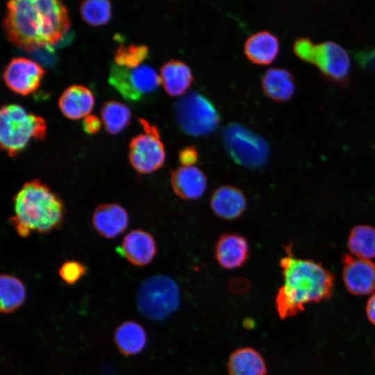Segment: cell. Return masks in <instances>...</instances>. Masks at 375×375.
Masks as SVG:
<instances>
[{
    "label": "cell",
    "mask_w": 375,
    "mask_h": 375,
    "mask_svg": "<svg viewBox=\"0 0 375 375\" xmlns=\"http://www.w3.org/2000/svg\"><path fill=\"white\" fill-rule=\"evenodd\" d=\"M92 224L97 232L103 238H114L122 233L129 222L126 210L117 203H106L94 210Z\"/></svg>",
    "instance_id": "2e32d148"
},
{
    "label": "cell",
    "mask_w": 375,
    "mask_h": 375,
    "mask_svg": "<svg viewBox=\"0 0 375 375\" xmlns=\"http://www.w3.org/2000/svg\"><path fill=\"white\" fill-rule=\"evenodd\" d=\"M160 78L166 92L176 96L183 94L189 88L193 76L190 68L184 62L170 59L162 65Z\"/></svg>",
    "instance_id": "7402d4cb"
},
{
    "label": "cell",
    "mask_w": 375,
    "mask_h": 375,
    "mask_svg": "<svg viewBox=\"0 0 375 375\" xmlns=\"http://www.w3.org/2000/svg\"><path fill=\"white\" fill-rule=\"evenodd\" d=\"M342 280L346 289L354 295H366L375 290V264L370 260L351 254L342 257Z\"/></svg>",
    "instance_id": "7c38bea8"
},
{
    "label": "cell",
    "mask_w": 375,
    "mask_h": 375,
    "mask_svg": "<svg viewBox=\"0 0 375 375\" xmlns=\"http://www.w3.org/2000/svg\"><path fill=\"white\" fill-rule=\"evenodd\" d=\"M210 203L212 212L225 220L239 218L247 208V199L242 191L230 185H224L216 188L210 197Z\"/></svg>",
    "instance_id": "e0dca14e"
},
{
    "label": "cell",
    "mask_w": 375,
    "mask_h": 375,
    "mask_svg": "<svg viewBox=\"0 0 375 375\" xmlns=\"http://www.w3.org/2000/svg\"><path fill=\"white\" fill-rule=\"evenodd\" d=\"M262 86L269 97L278 101L290 99L295 90L292 74L285 69L278 67L266 70L262 78Z\"/></svg>",
    "instance_id": "ffe728a7"
},
{
    "label": "cell",
    "mask_w": 375,
    "mask_h": 375,
    "mask_svg": "<svg viewBox=\"0 0 375 375\" xmlns=\"http://www.w3.org/2000/svg\"><path fill=\"white\" fill-rule=\"evenodd\" d=\"M197 149L192 146H187L178 152V160L181 166H194L198 160Z\"/></svg>",
    "instance_id": "f546056e"
},
{
    "label": "cell",
    "mask_w": 375,
    "mask_h": 375,
    "mask_svg": "<svg viewBox=\"0 0 375 375\" xmlns=\"http://www.w3.org/2000/svg\"><path fill=\"white\" fill-rule=\"evenodd\" d=\"M365 311L369 321L375 326V293L372 294L368 299Z\"/></svg>",
    "instance_id": "1f68e13d"
},
{
    "label": "cell",
    "mask_w": 375,
    "mask_h": 375,
    "mask_svg": "<svg viewBox=\"0 0 375 375\" xmlns=\"http://www.w3.org/2000/svg\"><path fill=\"white\" fill-rule=\"evenodd\" d=\"M295 54L303 60L317 67L322 73L336 82H344L349 76L351 60L346 50L333 42L313 44L308 38L297 40Z\"/></svg>",
    "instance_id": "8992f818"
},
{
    "label": "cell",
    "mask_w": 375,
    "mask_h": 375,
    "mask_svg": "<svg viewBox=\"0 0 375 375\" xmlns=\"http://www.w3.org/2000/svg\"><path fill=\"white\" fill-rule=\"evenodd\" d=\"M136 301L140 312L144 317L161 321L177 310L180 303L179 288L167 276H152L140 285Z\"/></svg>",
    "instance_id": "5b68a950"
},
{
    "label": "cell",
    "mask_w": 375,
    "mask_h": 375,
    "mask_svg": "<svg viewBox=\"0 0 375 375\" xmlns=\"http://www.w3.org/2000/svg\"><path fill=\"white\" fill-rule=\"evenodd\" d=\"M6 38L28 51L57 44L69 32L65 6L58 0H12L2 22Z\"/></svg>",
    "instance_id": "6da1fadb"
},
{
    "label": "cell",
    "mask_w": 375,
    "mask_h": 375,
    "mask_svg": "<svg viewBox=\"0 0 375 375\" xmlns=\"http://www.w3.org/2000/svg\"><path fill=\"white\" fill-rule=\"evenodd\" d=\"M10 222L22 238L33 232L47 233L61 226L65 208L62 200L38 179L25 183L13 199Z\"/></svg>",
    "instance_id": "3957f363"
},
{
    "label": "cell",
    "mask_w": 375,
    "mask_h": 375,
    "mask_svg": "<svg viewBox=\"0 0 375 375\" xmlns=\"http://www.w3.org/2000/svg\"><path fill=\"white\" fill-rule=\"evenodd\" d=\"M229 375H266L262 356L251 347L240 348L231 353L228 361Z\"/></svg>",
    "instance_id": "603a6c76"
},
{
    "label": "cell",
    "mask_w": 375,
    "mask_h": 375,
    "mask_svg": "<svg viewBox=\"0 0 375 375\" xmlns=\"http://www.w3.org/2000/svg\"><path fill=\"white\" fill-rule=\"evenodd\" d=\"M46 129L42 117L27 112L20 105H4L1 108V147L11 157L17 156L31 139H44Z\"/></svg>",
    "instance_id": "277c9868"
},
{
    "label": "cell",
    "mask_w": 375,
    "mask_h": 375,
    "mask_svg": "<svg viewBox=\"0 0 375 375\" xmlns=\"http://www.w3.org/2000/svg\"><path fill=\"white\" fill-rule=\"evenodd\" d=\"M347 247L357 258L366 260L375 258V228L363 224L354 226L349 233Z\"/></svg>",
    "instance_id": "d4e9b609"
},
{
    "label": "cell",
    "mask_w": 375,
    "mask_h": 375,
    "mask_svg": "<svg viewBox=\"0 0 375 375\" xmlns=\"http://www.w3.org/2000/svg\"><path fill=\"white\" fill-rule=\"evenodd\" d=\"M214 253L222 267L233 269L242 267L247 261L249 247L247 240L242 235L226 233L217 240Z\"/></svg>",
    "instance_id": "9a60e30c"
},
{
    "label": "cell",
    "mask_w": 375,
    "mask_h": 375,
    "mask_svg": "<svg viewBox=\"0 0 375 375\" xmlns=\"http://www.w3.org/2000/svg\"><path fill=\"white\" fill-rule=\"evenodd\" d=\"M149 54V49L145 45H121L117 50L114 62L125 67H135L141 65Z\"/></svg>",
    "instance_id": "83f0119b"
},
{
    "label": "cell",
    "mask_w": 375,
    "mask_h": 375,
    "mask_svg": "<svg viewBox=\"0 0 375 375\" xmlns=\"http://www.w3.org/2000/svg\"><path fill=\"white\" fill-rule=\"evenodd\" d=\"M101 117L106 131L110 134H117L128 124L131 110L120 102L108 101L101 106Z\"/></svg>",
    "instance_id": "484cf974"
},
{
    "label": "cell",
    "mask_w": 375,
    "mask_h": 375,
    "mask_svg": "<svg viewBox=\"0 0 375 375\" xmlns=\"http://www.w3.org/2000/svg\"><path fill=\"white\" fill-rule=\"evenodd\" d=\"M26 292L24 283L10 274L0 277V310L8 314L19 308L26 301Z\"/></svg>",
    "instance_id": "cb8c5ba5"
},
{
    "label": "cell",
    "mask_w": 375,
    "mask_h": 375,
    "mask_svg": "<svg viewBox=\"0 0 375 375\" xmlns=\"http://www.w3.org/2000/svg\"><path fill=\"white\" fill-rule=\"evenodd\" d=\"M171 185L174 192L184 200H196L207 188V178L196 166H181L171 173Z\"/></svg>",
    "instance_id": "4fadbf2b"
},
{
    "label": "cell",
    "mask_w": 375,
    "mask_h": 375,
    "mask_svg": "<svg viewBox=\"0 0 375 375\" xmlns=\"http://www.w3.org/2000/svg\"><path fill=\"white\" fill-rule=\"evenodd\" d=\"M144 133L134 137L129 144V161L133 169L143 174L160 169L165 160L163 143L158 128L144 119H139Z\"/></svg>",
    "instance_id": "30bf717a"
},
{
    "label": "cell",
    "mask_w": 375,
    "mask_h": 375,
    "mask_svg": "<svg viewBox=\"0 0 375 375\" xmlns=\"http://www.w3.org/2000/svg\"><path fill=\"white\" fill-rule=\"evenodd\" d=\"M290 248L279 262L283 285L275 299L279 317L285 319L304 310V306L329 299L333 292L334 276L319 262L294 257Z\"/></svg>",
    "instance_id": "7a4b0ae2"
},
{
    "label": "cell",
    "mask_w": 375,
    "mask_h": 375,
    "mask_svg": "<svg viewBox=\"0 0 375 375\" xmlns=\"http://www.w3.org/2000/svg\"><path fill=\"white\" fill-rule=\"evenodd\" d=\"M222 136L228 155L238 164L254 169L265 164L269 147L260 134L240 123L231 122L224 127Z\"/></svg>",
    "instance_id": "52a82bcc"
},
{
    "label": "cell",
    "mask_w": 375,
    "mask_h": 375,
    "mask_svg": "<svg viewBox=\"0 0 375 375\" xmlns=\"http://www.w3.org/2000/svg\"><path fill=\"white\" fill-rule=\"evenodd\" d=\"M85 267L81 262L70 260L64 262L58 270L60 277L69 285L77 283L85 274Z\"/></svg>",
    "instance_id": "f1b7e54d"
},
{
    "label": "cell",
    "mask_w": 375,
    "mask_h": 375,
    "mask_svg": "<svg viewBox=\"0 0 375 375\" xmlns=\"http://www.w3.org/2000/svg\"><path fill=\"white\" fill-rule=\"evenodd\" d=\"M44 73L37 62L26 58H13L3 71V79L9 89L26 95L38 89Z\"/></svg>",
    "instance_id": "8fae6325"
},
{
    "label": "cell",
    "mask_w": 375,
    "mask_h": 375,
    "mask_svg": "<svg viewBox=\"0 0 375 375\" xmlns=\"http://www.w3.org/2000/svg\"><path fill=\"white\" fill-rule=\"evenodd\" d=\"M101 126L100 119L94 115H88L83 119V128L85 132L89 134L97 133Z\"/></svg>",
    "instance_id": "4dcf8cb0"
},
{
    "label": "cell",
    "mask_w": 375,
    "mask_h": 375,
    "mask_svg": "<svg viewBox=\"0 0 375 375\" xmlns=\"http://www.w3.org/2000/svg\"><path fill=\"white\" fill-rule=\"evenodd\" d=\"M279 50L278 38L267 31L256 32L244 43V52L249 60L258 64H269Z\"/></svg>",
    "instance_id": "d6986e66"
},
{
    "label": "cell",
    "mask_w": 375,
    "mask_h": 375,
    "mask_svg": "<svg viewBox=\"0 0 375 375\" xmlns=\"http://www.w3.org/2000/svg\"><path fill=\"white\" fill-rule=\"evenodd\" d=\"M147 340L144 328L134 321L121 324L114 333V342L118 351L126 356L141 352L146 346Z\"/></svg>",
    "instance_id": "44dd1931"
},
{
    "label": "cell",
    "mask_w": 375,
    "mask_h": 375,
    "mask_svg": "<svg viewBox=\"0 0 375 375\" xmlns=\"http://www.w3.org/2000/svg\"><path fill=\"white\" fill-rule=\"evenodd\" d=\"M108 82L125 99L139 101L161 83L156 71L147 65L129 68L112 62Z\"/></svg>",
    "instance_id": "9c48e42d"
},
{
    "label": "cell",
    "mask_w": 375,
    "mask_h": 375,
    "mask_svg": "<svg viewBox=\"0 0 375 375\" xmlns=\"http://www.w3.org/2000/svg\"><path fill=\"white\" fill-rule=\"evenodd\" d=\"M178 126L192 135L208 134L217 126L220 117L212 103L202 94L191 90L174 105Z\"/></svg>",
    "instance_id": "ba28073f"
},
{
    "label": "cell",
    "mask_w": 375,
    "mask_h": 375,
    "mask_svg": "<svg viewBox=\"0 0 375 375\" xmlns=\"http://www.w3.org/2000/svg\"><path fill=\"white\" fill-rule=\"evenodd\" d=\"M83 19L89 24L99 26L106 24L111 16V4L107 0H88L80 5Z\"/></svg>",
    "instance_id": "4316f807"
},
{
    "label": "cell",
    "mask_w": 375,
    "mask_h": 375,
    "mask_svg": "<svg viewBox=\"0 0 375 375\" xmlns=\"http://www.w3.org/2000/svg\"><path fill=\"white\" fill-rule=\"evenodd\" d=\"M94 103L92 92L88 88L79 85L66 88L58 100L59 108L62 114L72 119L89 115Z\"/></svg>",
    "instance_id": "ac0fdd59"
},
{
    "label": "cell",
    "mask_w": 375,
    "mask_h": 375,
    "mask_svg": "<svg viewBox=\"0 0 375 375\" xmlns=\"http://www.w3.org/2000/svg\"><path fill=\"white\" fill-rule=\"evenodd\" d=\"M119 251L131 264L144 266L154 258L157 248L155 240L149 233L135 229L124 237Z\"/></svg>",
    "instance_id": "5bb4252c"
}]
</instances>
